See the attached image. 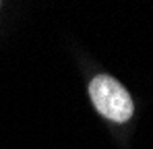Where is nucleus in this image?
<instances>
[{"mask_svg":"<svg viewBox=\"0 0 153 149\" xmlns=\"http://www.w3.org/2000/svg\"><path fill=\"white\" fill-rule=\"evenodd\" d=\"M89 95L93 106L97 108V112L105 116L108 120L114 122H126L132 116V99L128 95V91L112 77L100 74L91 81L89 85Z\"/></svg>","mask_w":153,"mask_h":149,"instance_id":"1","label":"nucleus"}]
</instances>
